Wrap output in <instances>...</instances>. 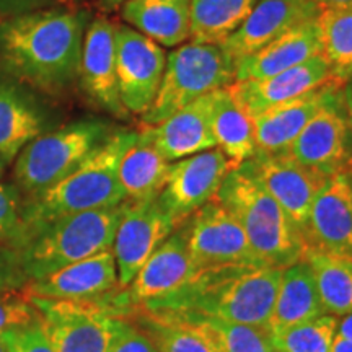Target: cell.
<instances>
[{"label":"cell","instance_id":"obj_1","mask_svg":"<svg viewBox=\"0 0 352 352\" xmlns=\"http://www.w3.org/2000/svg\"><path fill=\"white\" fill-rule=\"evenodd\" d=\"M88 15L39 8L0 20V70L44 95L64 94L78 80Z\"/></svg>","mask_w":352,"mask_h":352},{"label":"cell","instance_id":"obj_2","mask_svg":"<svg viewBox=\"0 0 352 352\" xmlns=\"http://www.w3.org/2000/svg\"><path fill=\"white\" fill-rule=\"evenodd\" d=\"M280 267H232L201 272L175 297L148 314L202 315L267 329L279 290Z\"/></svg>","mask_w":352,"mask_h":352},{"label":"cell","instance_id":"obj_3","mask_svg":"<svg viewBox=\"0 0 352 352\" xmlns=\"http://www.w3.org/2000/svg\"><path fill=\"white\" fill-rule=\"evenodd\" d=\"M135 138L138 132L134 131L114 129L72 173L46 191L23 199L21 228L122 204L126 197L118 178V168Z\"/></svg>","mask_w":352,"mask_h":352},{"label":"cell","instance_id":"obj_4","mask_svg":"<svg viewBox=\"0 0 352 352\" xmlns=\"http://www.w3.org/2000/svg\"><path fill=\"white\" fill-rule=\"evenodd\" d=\"M122 214V204L87 210L21 228L13 248L28 283L69 264L109 250Z\"/></svg>","mask_w":352,"mask_h":352},{"label":"cell","instance_id":"obj_5","mask_svg":"<svg viewBox=\"0 0 352 352\" xmlns=\"http://www.w3.org/2000/svg\"><path fill=\"white\" fill-rule=\"evenodd\" d=\"M215 199L243 228L263 266L284 270L303 259L302 233L245 165L228 173Z\"/></svg>","mask_w":352,"mask_h":352},{"label":"cell","instance_id":"obj_6","mask_svg":"<svg viewBox=\"0 0 352 352\" xmlns=\"http://www.w3.org/2000/svg\"><path fill=\"white\" fill-rule=\"evenodd\" d=\"M114 129L103 120H80L32 140L15 158L13 175L23 199L33 197L72 173Z\"/></svg>","mask_w":352,"mask_h":352},{"label":"cell","instance_id":"obj_7","mask_svg":"<svg viewBox=\"0 0 352 352\" xmlns=\"http://www.w3.org/2000/svg\"><path fill=\"white\" fill-rule=\"evenodd\" d=\"M235 82V60L220 44L192 43L166 56L165 72L155 100L140 120L155 126L201 96Z\"/></svg>","mask_w":352,"mask_h":352},{"label":"cell","instance_id":"obj_8","mask_svg":"<svg viewBox=\"0 0 352 352\" xmlns=\"http://www.w3.org/2000/svg\"><path fill=\"white\" fill-rule=\"evenodd\" d=\"M188 253L195 274L232 267H261L243 228L217 199L186 222Z\"/></svg>","mask_w":352,"mask_h":352},{"label":"cell","instance_id":"obj_9","mask_svg":"<svg viewBox=\"0 0 352 352\" xmlns=\"http://www.w3.org/2000/svg\"><path fill=\"white\" fill-rule=\"evenodd\" d=\"M28 298L56 352H108L121 321L113 310L95 302Z\"/></svg>","mask_w":352,"mask_h":352},{"label":"cell","instance_id":"obj_10","mask_svg":"<svg viewBox=\"0 0 352 352\" xmlns=\"http://www.w3.org/2000/svg\"><path fill=\"white\" fill-rule=\"evenodd\" d=\"M232 170V164L219 148L170 164L165 184L157 199L175 228L184 226L202 206L215 199Z\"/></svg>","mask_w":352,"mask_h":352},{"label":"cell","instance_id":"obj_11","mask_svg":"<svg viewBox=\"0 0 352 352\" xmlns=\"http://www.w3.org/2000/svg\"><path fill=\"white\" fill-rule=\"evenodd\" d=\"M289 155L307 168L329 176L352 164V140L344 88L334 90L290 145Z\"/></svg>","mask_w":352,"mask_h":352},{"label":"cell","instance_id":"obj_12","mask_svg":"<svg viewBox=\"0 0 352 352\" xmlns=\"http://www.w3.org/2000/svg\"><path fill=\"white\" fill-rule=\"evenodd\" d=\"M166 64L160 44L131 28L116 25V70L120 96L129 114H142L155 100Z\"/></svg>","mask_w":352,"mask_h":352},{"label":"cell","instance_id":"obj_13","mask_svg":"<svg viewBox=\"0 0 352 352\" xmlns=\"http://www.w3.org/2000/svg\"><path fill=\"white\" fill-rule=\"evenodd\" d=\"M176 230L157 197L124 201L111 245L118 267V284L127 287L144 263Z\"/></svg>","mask_w":352,"mask_h":352},{"label":"cell","instance_id":"obj_14","mask_svg":"<svg viewBox=\"0 0 352 352\" xmlns=\"http://www.w3.org/2000/svg\"><path fill=\"white\" fill-rule=\"evenodd\" d=\"M243 165L274 197L302 236L305 235L311 206L327 183V176L300 165L287 152H256Z\"/></svg>","mask_w":352,"mask_h":352},{"label":"cell","instance_id":"obj_15","mask_svg":"<svg viewBox=\"0 0 352 352\" xmlns=\"http://www.w3.org/2000/svg\"><path fill=\"white\" fill-rule=\"evenodd\" d=\"M77 82L87 98L101 111L121 120L129 116L118 87L116 23L107 16H96L87 26Z\"/></svg>","mask_w":352,"mask_h":352},{"label":"cell","instance_id":"obj_16","mask_svg":"<svg viewBox=\"0 0 352 352\" xmlns=\"http://www.w3.org/2000/svg\"><path fill=\"white\" fill-rule=\"evenodd\" d=\"M305 250L352 261V164L329 176L311 206Z\"/></svg>","mask_w":352,"mask_h":352},{"label":"cell","instance_id":"obj_17","mask_svg":"<svg viewBox=\"0 0 352 352\" xmlns=\"http://www.w3.org/2000/svg\"><path fill=\"white\" fill-rule=\"evenodd\" d=\"M188 253L186 223L171 233L144 263L127 285L126 302L147 308L157 307L179 294L195 277Z\"/></svg>","mask_w":352,"mask_h":352},{"label":"cell","instance_id":"obj_18","mask_svg":"<svg viewBox=\"0 0 352 352\" xmlns=\"http://www.w3.org/2000/svg\"><path fill=\"white\" fill-rule=\"evenodd\" d=\"M51 122L38 91L0 70V157L10 165L32 140L51 131Z\"/></svg>","mask_w":352,"mask_h":352},{"label":"cell","instance_id":"obj_19","mask_svg":"<svg viewBox=\"0 0 352 352\" xmlns=\"http://www.w3.org/2000/svg\"><path fill=\"white\" fill-rule=\"evenodd\" d=\"M329 82H336L333 77L331 65L323 54H318L307 63L277 74V76L258 78V80L233 82L228 90L236 103L250 116L254 118L266 109L297 98V96L327 85Z\"/></svg>","mask_w":352,"mask_h":352},{"label":"cell","instance_id":"obj_20","mask_svg":"<svg viewBox=\"0 0 352 352\" xmlns=\"http://www.w3.org/2000/svg\"><path fill=\"white\" fill-rule=\"evenodd\" d=\"M320 10L321 7L315 0H259L240 28L220 43V46L236 63L294 26L316 19Z\"/></svg>","mask_w":352,"mask_h":352},{"label":"cell","instance_id":"obj_21","mask_svg":"<svg viewBox=\"0 0 352 352\" xmlns=\"http://www.w3.org/2000/svg\"><path fill=\"white\" fill-rule=\"evenodd\" d=\"M118 284V267L113 250L64 266L63 270L32 280L25 285V296L52 300L95 302L111 292Z\"/></svg>","mask_w":352,"mask_h":352},{"label":"cell","instance_id":"obj_22","mask_svg":"<svg viewBox=\"0 0 352 352\" xmlns=\"http://www.w3.org/2000/svg\"><path fill=\"white\" fill-rule=\"evenodd\" d=\"M212 107L214 91H210L158 124L144 126V131L158 152L173 164L182 158L215 148Z\"/></svg>","mask_w":352,"mask_h":352},{"label":"cell","instance_id":"obj_23","mask_svg":"<svg viewBox=\"0 0 352 352\" xmlns=\"http://www.w3.org/2000/svg\"><path fill=\"white\" fill-rule=\"evenodd\" d=\"M321 54L320 26L316 19L294 26L253 54L235 63V82L267 78L297 67Z\"/></svg>","mask_w":352,"mask_h":352},{"label":"cell","instance_id":"obj_24","mask_svg":"<svg viewBox=\"0 0 352 352\" xmlns=\"http://www.w3.org/2000/svg\"><path fill=\"white\" fill-rule=\"evenodd\" d=\"M340 83L329 82L327 85L303 94L297 98L277 104L253 118L254 139L258 152L284 153L296 142L298 134L308 121L315 116L321 104L334 90H340Z\"/></svg>","mask_w":352,"mask_h":352},{"label":"cell","instance_id":"obj_25","mask_svg":"<svg viewBox=\"0 0 352 352\" xmlns=\"http://www.w3.org/2000/svg\"><path fill=\"white\" fill-rule=\"evenodd\" d=\"M121 16L131 28L165 47H178L191 34V0H127Z\"/></svg>","mask_w":352,"mask_h":352},{"label":"cell","instance_id":"obj_26","mask_svg":"<svg viewBox=\"0 0 352 352\" xmlns=\"http://www.w3.org/2000/svg\"><path fill=\"white\" fill-rule=\"evenodd\" d=\"M324 314L314 272L305 259L284 267L267 331L294 327Z\"/></svg>","mask_w":352,"mask_h":352},{"label":"cell","instance_id":"obj_27","mask_svg":"<svg viewBox=\"0 0 352 352\" xmlns=\"http://www.w3.org/2000/svg\"><path fill=\"white\" fill-rule=\"evenodd\" d=\"M170 162L158 152L144 129L122 155L118 178L126 201H145L160 195Z\"/></svg>","mask_w":352,"mask_h":352},{"label":"cell","instance_id":"obj_28","mask_svg":"<svg viewBox=\"0 0 352 352\" xmlns=\"http://www.w3.org/2000/svg\"><path fill=\"white\" fill-rule=\"evenodd\" d=\"M212 132L215 148L228 158L233 170L256 155L253 118L236 103L228 87L214 91Z\"/></svg>","mask_w":352,"mask_h":352},{"label":"cell","instance_id":"obj_29","mask_svg":"<svg viewBox=\"0 0 352 352\" xmlns=\"http://www.w3.org/2000/svg\"><path fill=\"white\" fill-rule=\"evenodd\" d=\"M259 0H191L192 43L220 44L240 28Z\"/></svg>","mask_w":352,"mask_h":352},{"label":"cell","instance_id":"obj_30","mask_svg":"<svg viewBox=\"0 0 352 352\" xmlns=\"http://www.w3.org/2000/svg\"><path fill=\"white\" fill-rule=\"evenodd\" d=\"M316 21L321 54L331 65L334 80L346 87L352 78V2L323 7Z\"/></svg>","mask_w":352,"mask_h":352},{"label":"cell","instance_id":"obj_31","mask_svg":"<svg viewBox=\"0 0 352 352\" xmlns=\"http://www.w3.org/2000/svg\"><path fill=\"white\" fill-rule=\"evenodd\" d=\"M303 259L314 272L324 311L352 314V261L318 250H305Z\"/></svg>","mask_w":352,"mask_h":352},{"label":"cell","instance_id":"obj_32","mask_svg":"<svg viewBox=\"0 0 352 352\" xmlns=\"http://www.w3.org/2000/svg\"><path fill=\"white\" fill-rule=\"evenodd\" d=\"M145 321L158 352H222L204 324L189 316L148 314Z\"/></svg>","mask_w":352,"mask_h":352},{"label":"cell","instance_id":"obj_33","mask_svg":"<svg viewBox=\"0 0 352 352\" xmlns=\"http://www.w3.org/2000/svg\"><path fill=\"white\" fill-rule=\"evenodd\" d=\"M336 329V316L324 314L318 318L272 331L271 341L277 352H331Z\"/></svg>","mask_w":352,"mask_h":352},{"label":"cell","instance_id":"obj_34","mask_svg":"<svg viewBox=\"0 0 352 352\" xmlns=\"http://www.w3.org/2000/svg\"><path fill=\"white\" fill-rule=\"evenodd\" d=\"M164 315V314H158ZM195 318L204 324L212 334L222 352H277L272 346L271 333L264 328L250 324L230 323V321L202 315H178Z\"/></svg>","mask_w":352,"mask_h":352},{"label":"cell","instance_id":"obj_35","mask_svg":"<svg viewBox=\"0 0 352 352\" xmlns=\"http://www.w3.org/2000/svg\"><path fill=\"white\" fill-rule=\"evenodd\" d=\"M23 196L16 184L0 183V245L15 246L21 233Z\"/></svg>","mask_w":352,"mask_h":352},{"label":"cell","instance_id":"obj_36","mask_svg":"<svg viewBox=\"0 0 352 352\" xmlns=\"http://www.w3.org/2000/svg\"><path fill=\"white\" fill-rule=\"evenodd\" d=\"M39 323V314L26 296L15 292L0 294V333Z\"/></svg>","mask_w":352,"mask_h":352},{"label":"cell","instance_id":"obj_37","mask_svg":"<svg viewBox=\"0 0 352 352\" xmlns=\"http://www.w3.org/2000/svg\"><path fill=\"white\" fill-rule=\"evenodd\" d=\"M108 352H158L152 334L121 320Z\"/></svg>","mask_w":352,"mask_h":352},{"label":"cell","instance_id":"obj_38","mask_svg":"<svg viewBox=\"0 0 352 352\" xmlns=\"http://www.w3.org/2000/svg\"><path fill=\"white\" fill-rule=\"evenodd\" d=\"M28 284L20 264L19 252L12 246L0 245V294L21 289Z\"/></svg>","mask_w":352,"mask_h":352},{"label":"cell","instance_id":"obj_39","mask_svg":"<svg viewBox=\"0 0 352 352\" xmlns=\"http://www.w3.org/2000/svg\"><path fill=\"white\" fill-rule=\"evenodd\" d=\"M13 352H56L44 334L41 323L12 329Z\"/></svg>","mask_w":352,"mask_h":352},{"label":"cell","instance_id":"obj_40","mask_svg":"<svg viewBox=\"0 0 352 352\" xmlns=\"http://www.w3.org/2000/svg\"><path fill=\"white\" fill-rule=\"evenodd\" d=\"M56 0H0V20L20 13L52 7Z\"/></svg>","mask_w":352,"mask_h":352},{"label":"cell","instance_id":"obj_41","mask_svg":"<svg viewBox=\"0 0 352 352\" xmlns=\"http://www.w3.org/2000/svg\"><path fill=\"white\" fill-rule=\"evenodd\" d=\"M338 336L344 338V340L352 341V314L344 315V318L341 321H338V329H336Z\"/></svg>","mask_w":352,"mask_h":352},{"label":"cell","instance_id":"obj_42","mask_svg":"<svg viewBox=\"0 0 352 352\" xmlns=\"http://www.w3.org/2000/svg\"><path fill=\"white\" fill-rule=\"evenodd\" d=\"M331 352H352V341L344 340V338L338 336L336 334V338H334L333 341Z\"/></svg>","mask_w":352,"mask_h":352},{"label":"cell","instance_id":"obj_43","mask_svg":"<svg viewBox=\"0 0 352 352\" xmlns=\"http://www.w3.org/2000/svg\"><path fill=\"white\" fill-rule=\"evenodd\" d=\"M344 103L347 109V120H349V131H351V140H352V88L344 87Z\"/></svg>","mask_w":352,"mask_h":352},{"label":"cell","instance_id":"obj_44","mask_svg":"<svg viewBox=\"0 0 352 352\" xmlns=\"http://www.w3.org/2000/svg\"><path fill=\"white\" fill-rule=\"evenodd\" d=\"M0 352H13L12 329H10V331L0 333Z\"/></svg>","mask_w":352,"mask_h":352},{"label":"cell","instance_id":"obj_45","mask_svg":"<svg viewBox=\"0 0 352 352\" xmlns=\"http://www.w3.org/2000/svg\"><path fill=\"white\" fill-rule=\"evenodd\" d=\"M127 0H100V6L103 10H114V8L121 7Z\"/></svg>","mask_w":352,"mask_h":352},{"label":"cell","instance_id":"obj_46","mask_svg":"<svg viewBox=\"0 0 352 352\" xmlns=\"http://www.w3.org/2000/svg\"><path fill=\"white\" fill-rule=\"evenodd\" d=\"M318 6L323 7H331V6H342V3H351L352 0H315Z\"/></svg>","mask_w":352,"mask_h":352},{"label":"cell","instance_id":"obj_47","mask_svg":"<svg viewBox=\"0 0 352 352\" xmlns=\"http://www.w3.org/2000/svg\"><path fill=\"white\" fill-rule=\"evenodd\" d=\"M7 166H8L7 162L3 160L2 157H0V178H2L3 175H6V170H7Z\"/></svg>","mask_w":352,"mask_h":352},{"label":"cell","instance_id":"obj_48","mask_svg":"<svg viewBox=\"0 0 352 352\" xmlns=\"http://www.w3.org/2000/svg\"><path fill=\"white\" fill-rule=\"evenodd\" d=\"M347 87L352 88V78H351V80H349V83H347Z\"/></svg>","mask_w":352,"mask_h":352}]
</instances>
